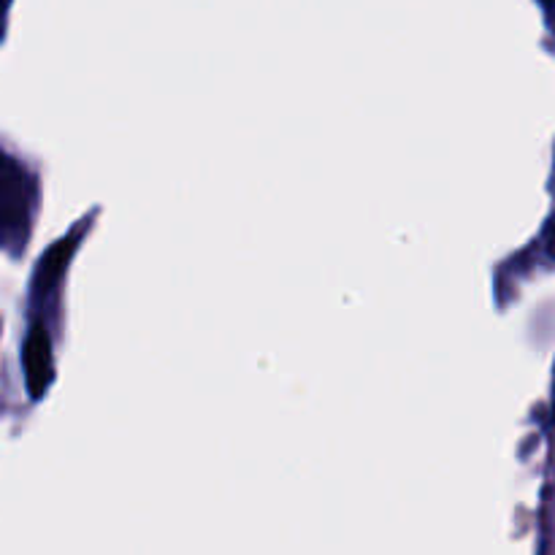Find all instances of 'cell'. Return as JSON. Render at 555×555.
<instances>
[{"mask_svg": "<svg viewBox=\"0 0 555 555\" xmlns=\"http://www.w3.org/2000/svg\"><path fill=\"white\" fill-rule=\"evenodd\" d=\"M542 3H545V5H547V9H551V11L555 9V0H542Z\"/></svg>", "mask_w": 555, "mask_h": 555, "instance_id": "8992f818", "label": "cell"}, {"mask_svg": "<svg viewBox=\"0 0 555 555\" xmlns=\"http://www.w3.org/2000/svg\"><path fill=\"white\" fill-rule=\"evenodd\" d=\"M9 5H11V0H0V41H3L5 20H9Z\"/></svg>", "mask_w": 555, "mask_h": 555, "instance_id": "5b68a950", "label": "cell"}, {"mask_svg": "<svg viewBox=\"0 0 555 555\" xmlns=\"http://www.w3.org/2000/svg\"><path fill=\"white\" fill-rule=\"evenodd\" d=\"M22 366H25V383L30 399H41L54 377L52 366V341L43 325H33L22 347Z\"/></svg>", "mask_w": 555, "mask_h": 555, "instance_id": "7a4b0ae2", "label": "cell"}, {"mask_svg": "<svg viewBox=\"0 0 555 555\" xmlns=\"http://www.w3.org/2000/svg\"><path fill=\"white\" fill-rule=\"evenodd\" d=\"M553 412H555V379H553Z\"/></svg>", "mask_w": 555, "mask_h": 555, "instance_id": "52a82bcc", "label": "cell"}, {"mask_svg": "<svg viewBox=\"0 0 555 555\" xmlns=\"http://www.w3.org/2000/svg\"><path fill=\"white\" fill-rule=\"evenodd\" d=\"M70 249H74V238H65L63 244H57V247L49 249L47 258H43L41 266L36 269V291L38 293H47L49 287L60 280V274H63L65 263H68V258H70Z\"/></svg>", "mask_w": 555, "mask_h": 555, "instance_id": "3957f363", "label": "cell"}, {"mask_svg": "<svg viewBox=\"0 0 555 555\" xmlns=\"http://www.w3.org/2000/svg\"><path fill=\"white\" fill-rule=\"evenodd\" d=\"M545 249H547V255L555 260V217L545 225Z\"/></svg>", "mask_w": 555, "mask_h": 555, "instance_id": "277c9868", "label": "cell"}, {"mask_svg": "<svg viewBox=\"0 0 555 555\" xmlns=\"http://www.w3.org/2000/svg\"><path fill=\"white\" fill-rule=\"evenodd\" d=\"M36 188L30 173L0 150V249L20 255L30 236Z\"/></svg>", "mask_w": 555, "mask_h": 555, "instance_id": "6da1fadb", "label": "cell"}]
</instances>
